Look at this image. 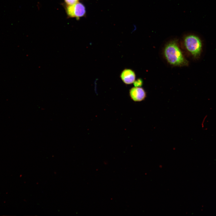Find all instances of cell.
<instances>
[{"label":"cell","mask_w":216,"mask_h":216,"mask_svg":"<svg viewBox=\"0 0 216 216\" xmlns=\"http://www.w3.org/2000/svg\"><path fill=\"white\" fill-rule=\"evenodd\" d=\"M163 54L166 61L172 66L183 67L188 65V60L176 40H171L166 44Z\"/></svg>","instance_id":"obj_1"},{"label":"cell","mask_w":216,"mask_h":216,"mask_svg":"<svg viewBox=\"0 0 216 216\" xmlns=\"http://www.w3.org/2000/svg\"><path fill=\"white\" fill-rule=\"evenodd\" d=\"M183 44L187 52L194 58L197 59L200 56L203 50V43L201 38L194 34L185 36Z\"/></svg>","instance_id":"obj_2"},{"label":"cell","mask_w":216,"mask_h":216,"mask_svg":"<svg viewBox=\"0 0 216 216\" xmlns=\"http://www.w3.org/2000/svg\"><path fill=\"white\" fill-rule=\"evenodd\" d=\"M66 10L67 15L69 16L76 18L83 16L86 12L84 5L78 2L73 5H68Z\"/></svg>","instance_id":"obj_3"},{"label":"cell","mask_w":216,"mask_h":216,"mask_svg":"<svg viewBox=\"0 0 216 216\" xmlns=\"http://www.w3.org/2000/svg\"><path fill=\"white\" fill-rule=\"evenodd\" d=\"M129 94L131 99L135 102H140L144 100L146 97V93L141 87L134 86L129 90Z\"/></svg>","instance_id":"obj_4"},{"label":"cell","mask_w":216,"mask_h":216,"mask_svg":"<svg viewBox=\"0 0 216 216\" xmlns=\"http://www.w3.org/2000/svg\"><path fill=\"white\" fill-rule=\"evenodd\" d=\"M120 77L125 84L130 85L134 83L136 80V75L133 70L130 68H125L121 72Z\"/></svg>","instance_id":"obj_5"},{"label":"cell","mask_w":216,"mask_h":216,"mask_svg":"<svg viewBox=\"0 0 216 216\" xmlns=\"http://www.w3.org/2000/svg\"><path fill=\"white\" fill-rule=\"evenodd\" d=\"M133 83L134 86L141 87L143 85V81L142 79L138 78L135 80Z\"/></svg>","instance_id":"obj_6"},{"label":"cell","mask_w":216,"mask_h":216,"mask_svg":"<svg viewBox=\"0 0 216 216\" xmlns=\"http://www.w3.org/2000/svg\"><path fill=\"white\" fill-rule=\"evenodd\" d=\"M65 3L68 5H71L78 2V0H64Z\"/></svg>","instance_id":"obj_7"}]
</instances>
